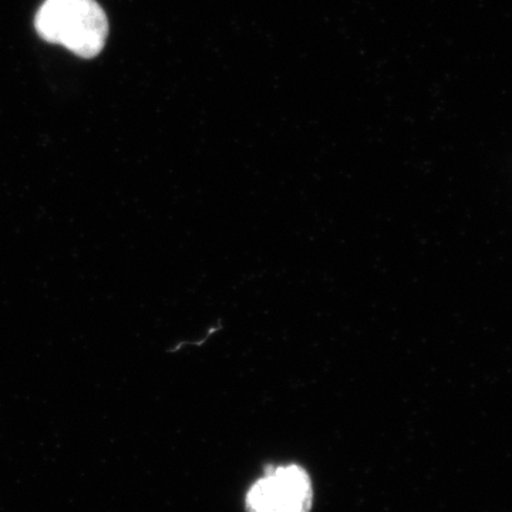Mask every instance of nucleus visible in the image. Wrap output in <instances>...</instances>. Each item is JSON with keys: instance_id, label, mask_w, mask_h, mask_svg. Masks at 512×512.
Returning <instances> with one entry per match:
<instances>
[{"instance_id": "obj_2", "label": "nucleus", "mask_w": 512, "mask_h": 512, "mask_svg": "<svg viewBox=\"0 0 512 512\" xmlns=\"http://www.w3.org/2000/svg\"><path fill=\"white\" fill-rule=\"evenodd\" d=\"M312 505L311 476L298 464L266 468L245 497L247 512H311Z\"/></svg>"}, {"instance_id": "obj_1", "label": "nucleus", "mask_w": 512, "mask_h": 512, "mask_svg": "<svg viewBox=\"0 0 512 512\" xmlns=\"http://www.w3.org/2000/svg\"><path fill=\"white\" fill-rule=\"evenodd\" d=\"M35 25L46 42L84 59L99 55L109 35V20L96 0H46Z\"/></svg>"}]
</instances>
